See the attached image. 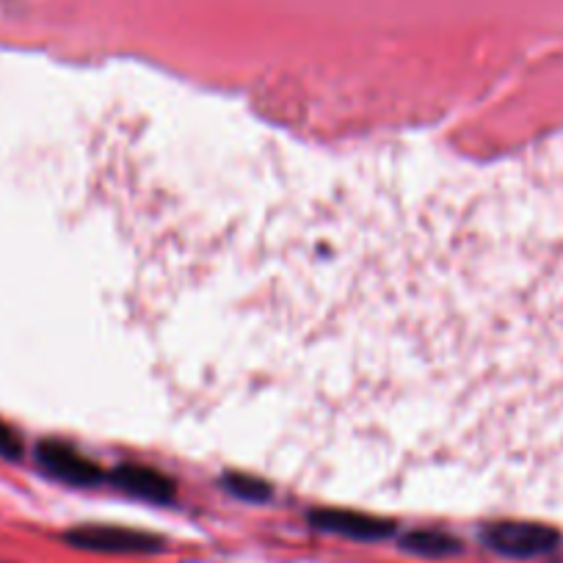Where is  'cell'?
<instances>
[{
    "label": "cell",
    "instance_id": "cell-1",
    "mask_svg": "<svg viewBox=\"0 0 563 563\" xmlns=\"http://www.w3.org/2000/svg\"><path fill=\"white\" fill-rule=\"evenodd\" d=\"M67 544L86 552H106V555H147V552L164 550V539L155 533L133 528H117V525H84L69 530Z\"/></svg>",
    "mask_w": 563,
    "mask_h": 563
},
{
    "label": "cell",
    "instance_id": "cell-2",
    "mask_svg": "<svg viewBox=\"0 0 563 563\" xmlns=\"http://www.w3.org/2000/svg\"><path fill=\"white\" fill-rule=\"evenodd\" d=\"M484 541L506 558H536L555 550L561 536L539 522H495L484 530Z\"/></svg>",
    "mask_w": 563,
    "mask_h": 563
},
{
    "label": "cell",
    "instance_id": "cell-3",
    "mask_svg": "<svg viewBox=\"0 0 563 563\" xmlns=\"http://www.w3.org/2000/svg\"><path fill=\"white\" fill-rule=\"evenodd\" d=\"M36 462L42 464V470L47 475L64 481V484L97 486L102 481V470L91 459H86L84 453L64 445V442H40V448H36Z\"/></svg>",
    "mask_w": 563,
    "mask_h": 563
},
{
    "label": "cell",
    "instance_id": "cell-4",
    "mask_svg": "<svg viewBox=\"0 0 563 563\" xmlns=\"http://www.w3.org/2000/svg\"><path fill=\"white\" fill-rule=\"evenodd\" d=\"M310 522L323 533L343 536L354 541H382L393 536L395 525L389 519L367 517L360 511H343V508H318L310 514Z\"/></svg>",
    "mask_w": 563,
    "mask_h": 563
},
{
    "label": "cell",
    "instance_id": "cell-5",
    "mask_svg": "<svg viewBox=\"0 0 563 563\" xmlns=\"http://www.w3.org/2000/svg\"><path fill=\"white\" fill-rule=\"evenodd\" d=\"M111 481L119 486V489L128 492V495L133 497H141V500H153V503L175 500V484H172L164 473H158V470L141 467V464H122V467L113 470Z\"/></svg>",
    "mask_w": 563,
    "mask_h": 563
},
{
    "label": "cell",
    "instance_id": "cell-6",
    "mask_svg": "<svg viewBox=\"0 0 563 563\" xmlns=\"http://www.w3.org/2000/svg\"><path fill=\"white\" fill-rule=\"evenodd\" d=\"M400 544H404V550L422 558H448L462 550V541L448 533H437V530H415V533H406Z\"/></svg>",
    "mask_w": 563,
    "mask_h": 563
},
{
    "label": "cell",
    "instance_id": "cell-7",
    "mask_svg": "<svg viewBox=\"0 0 563 563\" xmlns=\"http://www.w3.org/2000/svg\"><path fill=\"white\" fill-rule=\"evenodd\" d=\"M224 486L232 492V495L241 497V500L260 503V500H268L271 497L268 486L257 478H249V475H227Z\"/></svg>",
    "mask_w": 563,
    "mask_h": 563
},
{
    "label": "cell",
    "instance_id": "cell-8",
    "mask_svg": "<svg viewBox=\"0 0 563 563\" xmlns=\"http://www.w3.org/2000/svg\"><path fill=\"white\" fill-rule=\"evenodd\" d=\"M20 453H23V442H20V437L9 429L7 422H0V456L20 459Z\"/></svg>",
    "mask_w": 563,
    "mask_h": 563
}]
</instances>
